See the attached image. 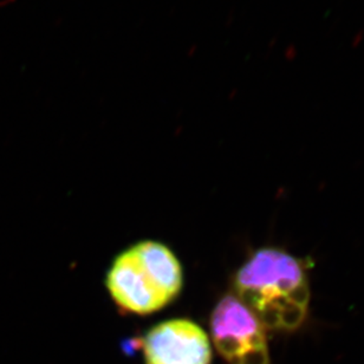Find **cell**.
Returning <instances> with one entry per match:
<instances>
[{
  "label": "cell",
  "instance_id": "cell-1",
  "mask_svg": "<svg viewBox=\"0 0 364 364\" xmlns=\"http://www.w3.org/2000/svg\"><path fill=\"white\" fill-rule=\"evenodd\" d=\"M235 291L265 329L294 333L308 318V274L301 260L282 250L257 251L235 277Z\"/></svg>",
  "mask_w": 364,
  "mask_h": 364
},
{
  "label": "cell",
  "instance_id": "cell-2",
  "mask_svg": "<svg viewBox=\"0 0 364 364\" xmlns=\"http://www.w3.org/2000/svg\"><path fill=\"white\" fill-rule=\"evenodd\" d=\"M109 292L127 311L147 315L179 294L182 271L165 245L144 242L117 257L107 278Z\"/></svg>",
  "mask_w": 364,
  "mask_h": 364
},
{
  "label": "cell",
  "instance_id": "cell-3",
  "mask_svg": "<svg viewBox=\"0 0 364 364\" xmlns=\"http://www.w3.org/2000/svg\"><path fill=\"white\" fill-rule=\"evenodd\" d=\"M212 338L228 364H272L265 328L238 298L228 294L213 310Z\"/></svg>",
  "mask_w": 364,
  "mask_h": 364
},
{
  "label": "cell",
  "instance_id": "cell-4",
  "mask_svg": "<svg viewBox=\"0 0 364 364\" xmlns=\"http://www.w3.org/2000/svg\"><path fill=\"white\" fill-rule=\"evenodd\" d=\"M146 364H210L206 333L187 319H173L148 331L142 342Z\"/></svg>",
  "mask_w": 364,
  "mask_h": 364
},
{
  "label": "cell",
  "instance_id": "cell-5",
  "mask_svg": "<svg viewBox=\"0 0 364 364\" xmlns=\"http://www.w3.org/2000/svg\"><path fill=\"white\" fill-rule=\"evenodd\" d=\"M297 48H296L294 44H290V46H287V49H285L284 56H285V58H287L289 62H292V60L297 58Z\"/></svg>",
  "mask_w": 364,
  "mask_h": 364
},
{
  "label": "cell",
  "instance_id": "cell-6",
  "mask_svg": "<svg viewBox=\"0 0 364 364\" xmlns=\"http://www.w3.org/2000/svg\"><path fill=\"white\" fill-rule=\"evenodd\" d=\"M364 38V31L358 32V35L355 36L354 39H353V43H351V46L353 48H358L360 44H361L362 41Z\"/></svg>",
  "mask_w": 364,
  "mask_h": 364
}]
</instances>
